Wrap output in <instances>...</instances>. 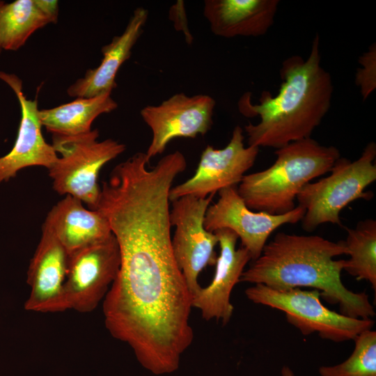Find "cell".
I'll use <instances>...</instances> for the list:
<instances>
[{
	"mask_svg": "<svg viewBox=\"0 0 376 376\" xmlns=\"http://www.w3.org/2000/svg\"><path fill=\"white\" fill-rule=\"evenodd\" d=\"M118 273L102 301L106 329L128 345L155 375L171 373L194 340L192 295L173 256L171 238L136 235L119 246Z\"/></svg>",
	"mask_w": 376,
	"mask_h": 376,
	"instance_id": "cell-1",
	"label": "cell"
},
{
	"mask_svg": "<svg viewBox=\"0 0 376 376\" xmlns=\"http://www.w3.org/2000/svg\"><path fill=\"white\" fill-rule=\"evenodd\" d=\"M280 75L282 81L276 95L263 91L258 103L253 104L248 92L238 101L243 116L260 118L258 123L244 126L248 146L278 149L311 138L330 109L334 86L330 74L321 65L318 34L308 58H287Z\"/></svg>",
	"mask_w": 376,
	"mask_h": 376,
	"instance_id": "cell-2",
	"label": "cell"
},
{
	"mask_svg": "<svg viewBox=\"0 0 376 376\" xmlns=\"http://www.w3.org/2000/svg\"><path fill=\"white\" fill-rule=\"evenodd\" d=\"M343 254L347 255L344 241L279 233L242 272L240 282L263 284L276 290L312 288L328 303L338 304L340 313L371 319L375 313L368 295L348 290L341 281L344 260L334 258Z\"/></svg>",
	"mask_w": 376,
	"mask_h": 376,
	"instance_id": "cell-3",
	"label": "cell"
},
{
	"mask_svg": "<svg viewBox=\"0 0 376 376\" xmlns=\"http://www.w3.org/2000/svg\"><path fill=\"white\" fill-rule=\"evenodd\" d=\"M274 153L276 159L271 166L245 175L237 187L249 209L270 214L293 210L303 187L329 172L340 157L337 148L322 146L311 138L292 142Z\"/></svg>",
	"mask_w": 376,
	"mask_h": 376,
	"instance_id": "cell-4",
	"label": "cell"
},
{
	"mask_svg": "<svg viewBox=\"0 0 376 376\" xmlns=\"http://www.w3.org/2000/svg\"><path fill=\"white\" fill-rule=\"evenodd\" d=\"M98 137L97 129L77 136L52 134V145L60 156L48 169L58 194L77 198L91 210H96L100 196V170L126 149L117 141Z\"/></svg>",
	"mask_w": 376,
	"mask_h": 376,
	"instance_id": "cell-5",
	"label": "cell"
},
{
	"mask_svg": "<svg viewBox=\"0 0 376 376\" xmlns=\"http://www.w3.org/2000/svg\"><path fill=\"white\" fill-rule=\"evenodd\" d=\"M376 145L369 143L354 161L340 157L330 169V175L306 184L297 196L305 209L301 219L305 230L331 223L341 225L340 213L350 203L369 199L373 194L365 189L376 180Z\"/></svg>",
	"mask_w": 376,
	"mask_h": 376,
	"instance_id": "cell-6",
	"label": "cell"
},
{
	"mask_svg": "<svg viewBox=\"0 0 376 376\" xmlns=\"http://www.w3.org/2000/svg\"><path fill=\"white\" fill-rule=\"evenodd\" d=\"M246 297L285 313L288 322L308 336L318 333L323 339L334 342L354 340L361 332L371 329L372 319L353 318L324 306L319 290L295 288L276 290L263 284H254L245 290Z\"/></svg>",
	"mask_w": 376,
	"mask_h": 376,
	"instance_id": "cell-7",
	"label": "cell"
},
{
	"mask_svg": "<svg viewBox=\"0 0 376 376\" xmlns=\"http://www.w3.org/2000/svg\"><path fill=\"white\" fill-rule=\"evenodd\" d=\"M120 265V250L112 233L70 254L63 290L65 311H94L103 301Z\"/></svg>",
	"mask_w": 376,
	"mask_h": 376,
	"instance_id": "cell-8",
	"label": "cell"
},
{
	"mask_svg": "<svg viewBox=\"0 0 376 376\" xmlns=\"http://www.w3.org/2000/svg\"><path fill=\"white\" fill-rule=\"evenodd\" d=\"M214 194L206 198L185 196L172 202L170 224L175 227L171 246L177 265L193 295L201 285L198 278L207 265H215L218 238L204 226L206 211Z\"/></svg>",
	"mask_w": 376,
	"mask_h": 376,
	"instance_id": "cell-9",
	"label": "cell"
},
{
	"mask_svg": "<svg viewBox=\"0 0 376 376\" xmlns=\"http://www.w3.org/2000/svg\"><path fill=\"white\" fill-rule=\"evenodd\" d=\"M217 201L210 205L204 226L210 232L228 229L240 239L242 246L250 254L252 260L258 258L269 235L279 227L301 221L305 209L298 205L281 214H270L249 209L239 195L237 186L221 189Z\"/></svg>",
	"mask_w": 376,
	"mask_h": 376,
	"instance_id": "cell-10",
	"label": "cell"
},
{
	"mask_svg": "<svg viewBox=\"0 0 376 376\" xmlns=\"http://www.w3.org/2000/svg\"><path fill=\"white\" fill-rule=\"evenodd\" d=\"M215 104L207 95L188 96L178 93L158 105L143 107L141 116L152 132L147 158L150 160L162 154L174 139L205 134L212 125Z\"/></svg>",
	"mask_w": 376,
	"mask_h": 376,
	"instance_id": "cell-11",
	"label": "cell"
},
{
	"mask_svg": "<svg viewBox=\"0 0 376 376\" xmlns=\"http://www.w3.org/2000/svg\"><path fill=\"white\" fill-rule=\"evenodd\" d=\"M242 128L237 125L228 145L221 149L207 146L202 152L195 173L172 187L169 200L191 196L206 198L222 189L237 186L256 162L259 148L244 143Z\"/></svg>",
	"mask_w": 376,
	"mask_h": 376,
	"instance_id": "cell-12",
	"label": "cell"
},
{
	"mask_svg": "<svg viewBox=\"0 0 376 376\" xmlns=\"http://www.w3.org/2000/svg\"><path fill=\"white\" fill-rule=\"evenodd\" d=\"M0 79L13 91L21 109L15 144L8 154L0 157L1 183L15 177L18 171L26 167L38 166L50 169L56 162L58 155L42 136L37 98H26L22 91V81L16 75L0 71Z\"/></svg>",
	"mask_w": 376,
	"mask_h": 376,
	"instance_id": "cell-13",
	"label": "cell"
},
{
	"mask_svg": "<svg viewBox=\"0 0 376 376\" xmlns=\"http://www.w3.org/2000/svg\"><path fill=\"white\" fill-rule=\"evenodd\" d=\"M68 253L52 230L45 224L30 260L27 283L30 294L24 304L26 311L40 313L65 311L63 299Z\"/></svg>",
	"mask_w": 376,
	"mask_h": 376,
	"instance_id": "cell-14",
	"label": "cell"
},
{
	"mask_svg": "<svg viewBox=\"0 0 376 376\" xmlns=\"http://www.w3.org/2000/svg\"><path fill=\"white\" fill-rule=\"evenodd\" d=\"M214 233L220 247L215 272L210 283L201 287L192 295V307L200 310L204 320H216L226 324L234 311L230 303L231 292L251 258L245 248L236 249L238 237L234 232L220 229Z\"/></svg>",
	"mask_w": 376,
	"mask_h": 376,
	"instance_id": "cell-15",
	"label": "cell"
},
{
	"mask_svg": "<svg viewBox=\"0 0 376 376\" xmlns=\"http://www.w3.org/2000/svg\"><path fill=\"white\" fill-rule=\"evenodd\" d=\"M148 17L147 9L135 8L123 33L113 37L110 43L102 47L100 65L87 70L83 77L70 85L67 90L68 95L89 98L111 93L117 86V72L130 58L133 47L143 32Z\"/></svg>",
	"mask_w": 376,
	"mask_h": 376,
	"instance_id": "cell-16",
	"label": "cell"
},
{
	"mask_svg": "<svg viewBox=\"0 0 376 376\" xmlns=\"http://www.w3.org/2000/svg\"><path fill=\"white\" fill-rule=\"evenodd\" d=\"M279 0H205L203 13L211 31L231 38L258 37L272 26Z\"/></svg>",
	"mask_w": 376,
	"mask_h": 376,
	"instance_id": "cell-17",
	"label": "cell"
},
{
	"mask_svg": "<svg viewBox=\"0 0 376 376\" xmlns=\"http://www.w3.org/2000/svg\"><path fill=\"white\" fill-rule=\"evenodd\" d=\"M44 224L52 230L68 256L112 233L107 218L98 210L87 209L80 200L69 195L53 206Z\"/></svg>",
	"mask_w": 376,
	"mask_h": 376,
	"instance_id": "cell-18",
	"label": "cell"
},
{
	"mask_svg": "<svg viewBox=\"0 0 376 376\" xmlns=\"http://www.w3.org/2000/svg\"><path fill=\"white\" fill-rule=\"evenodd\" d=\"M117 102L111 93L93 97H77L56 107L39 110L42 126L52 134L77 136L90 132L99 116L115 110Z\"/></svg>",
	"mask_w": 376,
	"mask_h": 376,
	"instance_id": "cell-19",
	"label": "cell"
},
{
	"mask_svg": "<svg viewBox=\"0 0 376 376\" xmlns=\"http://www.w3.org/2000/svg\"><path fill=\"white\" fill-rule=\"evenodd\" d=\"M51 23L34 0H16L0 6V49L15 51L38 29Z\"/></svg>",
	"mask_w": 376,
	"mask_h": 376,
	"instance_id": "cell-20",
	"label": "cell"
},
{
	"mask_svg": "<svg viewBox=\"0 0 376 376\" xmlns=\"http://www.w3.org/2000/svg\"><path fill=\"white\" fill-rule=\"evenodd\" d=\"M347 255L343 270L357 280L368 281L376 290V221L366 219L357 224L355 228H347L344 241Z\"/></svg>",
	"mask_w": 376,
	"mask_h": 376,
	"instance_id": "cell-21",
	"label": "cell"
},
{
	"mask_svg": "<svg viewBox=\"0 0 376 376\" xmlns=\"http://www.w3.org/2000/svg\"><path fill=\"white\" fill-rule=\"evenodd\" d=\"M354 340L351 355L337 365L320 366V376H376V331L366 330Z\"/></svg>",
	"mask_w": 376,
	"mask_h": 376,
	"instance_id": "cell-22",
	"label": "cell"
},
{
	"mask_svg": "<svg viewBox=\"0 0 376 376\" xmlns=\"http://www.w3.org/2000/svg\"><path fill=\"white\" fill-rule=\"evenodd\" d=\"M360 67L355 75V82L359 88L363 100L374 91L376 88V46L373 43L368 50L364 52L359 59Z\"/></svg>",
	"mask_w": 376,
	"mask_h": 376,
	"instance_id": "cell-23",
	"label": "cell"
},
{
	"mask_svg": "<svg viewBox=\"0 0 376 376\" xmlns=\"http://www.w3.org/2000/svg\"><path fill=\"white\" fill-rule=\"evenodd\" d=\"M36 6L49 19L51 23H56L58 17V2L55 0H34Z\"/></svg>",
	"mask_w": 376,
	"mask_h": 376,
	"instance_id": "cell-24",
	"label": "cell"
},
{
	"mask_svg": "<svg viewBox=\"0 0 376 376\" xmlns=\"http://www.w3.org/2000/svg\"><path fill=\"white\" fill-rule=\"evenodd\" d=\"M281 376H295L294 373L292 370L288 366H283L281 368Z\"/></svg>",
	"mask_w": 376,
	"mask_h": 376,
	"instance_id": "cell-25",
	"label": "cell"
},
{
	"mask_svg": "<svg viewBox=\"0 0 376 376\" xmlns=\"http://www.w3.org/2000/svg\"><path fill=\"white\" fill-rule=\"evenodd\" d=\"M3 2H4V1H0V6L3 3ZM1 51H2V50L0 49V54H1Z\"/></svg>",
	"mask_w": 376,
	"mask_h": 376,
	"instance_id": "cell-26",
	"label": "cell"
}]
</instances>
